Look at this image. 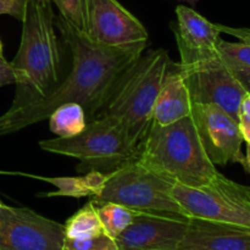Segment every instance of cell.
<instances>
[{"label":"cell","mask_w":250,"mask_h":250,"mask_svg":"<svg viewBox=\"0 0 250 250\" xmlns=\"http://www.w3.org/2000/svg\"><path fill=\"white\" fill-rule=\"evenodd\" d=\"M88 34L98 43L110 46L148 42L143 23L117 0H93Z\"/></svg>","instance_id":"cell-12"},{"label":"cell","mask_w":250,"mask_h":250,"mask_svg":"<svg viewBox=\"0 0 250 250\" xmlns=\"http://www.w3.org/2000/svg\"><path fill=\"white\" fill-rule=\"evenodd\" d=\"M62 250H119L114 238L105 232L88 238H65Z\"/></svg>","instance_id":"cell-21"},{"label":"cell","mask_w":250,"mask_h":250,"mask_svg":"<svg viewBox=\"0 0 250 250\" xmlns=\"http://www.w3.org/2000/svg\"><path fill=\"white\" fill-rule=\"evenodd\" d=\"M181 70L189 89L192 104L216 105L237 122L239 121V106L247 89L219 56L192 67L181 66Z\"/></svg>","instance_id":"cell-8"},{"label":"cell","mask_w":250,"mask_h":250,"mask_svg":"<svg viewBox=\"0 0 250 250\" xmlns=\"http://www.w3.org/2000/svg\"><path fill=\"white\" fill-rule=\"evenodd\" d=\"M239 125H250V93L247 92L239 106Z\"/></svg>","instance_id":"cell-25"},{"label":"cell","mask_w":250,"mask_h":250,"mask_svg":"<svg viewBox=\"0 0 250 250\" xmlns=\"http://www.w3.org/2000/svg\"><path fill=\"white\" fill-rule=\"evenodd\" d=\"M65 238H88L103 233L104 229L98 215L97 205L88 202L84 207L76 211L63 225Z\"/></svg>","instance_id":"cell-19"},{"label":"cell","mask_w":250,"mask_h":250,"mask_svg":"<svg viewBox=\"0 0 250 250\" xmlns=\"http://www.w3.org/2000/svg\"><path fill=\"white\" fill-rule=\"evenodd\" d=\"M0 204H1V203H0Z\"/></svg>","instance_id":"cell-33"},{"label":"cell","mask_w":250,"mask_h":250,"mask_svg":"<svg viewBox=\"0 0 250 250\" xmlns=\"http://www.w3.org/2000/svg\"><path fill=\"white\" fill-rule=\"evenodd\" d=\"M97 209L105 233L114 239L132 224L137 214L134 210L116 203H104L97 205Z\"/></svg>","instance_id":"cell-20"},{"label":"cell","mask_w":250,"mask_h":250,"mask_svg":"<svg viewBox=\"0 0 250 250\" xmlns=\"http://www.w3.org/2000/svg\"><path fill=\"white\" fill-rule=\"evenodd\" d=\"M244 156H246V161H244L243 167L250 173V144H247V153Z\"/></svg>","instance_id":"cell-29"},{"label":"cell","mask_w":250,"mask_h":250,"mask_svg":"<svg viewBox=\"0 0 250 250\" xmlns=\"http://www.w3.org/2000/svg\"><path fill=\"white\" fill-rule=\"evenodd\" d=\"M29 177L38 178V180L46 181L55 186L58 189L55 192H50L48 194H43L44 197H72V198H83L93 197L99 189L104 173L92 171V172L83 173L80 177H37V176L27 175Z\"/></svg>","instance_id":"cell-17"},{"label":"cell","mask_w":250,"mask_h":250,"mask_svg":"<svg viewBox=\"0 0 250 250\" xmlns=\"http://www.w3.org/2000/svg\"><path fill=\"white\" fill-rule=\"evenodd\" d=\"M63 225L28 208L0 204V250H62Z\"/></svg>","instance_id":"cell-9"},{"label":"cell","mask_w":250,"mask_h":250,"mask_svg":"<svg viewBox=\"0 0 250 250\" xmlns=\"http://www.w3.org/2000/svg\"><path fill=\"white\" fill-rule=\"evenodd\" d=\"M4 56H2V44L1 42H0V59H2Z\"/></svg>","instance_id":"cell-30"},{"label":"cell","mask_w":250,"mask_h":250,"mask_svg":"<svg viewBox=\"0 0 250 250\" xmlns=\"http://www.w3.org/2000/svg\"><path fill=\"white\" fill-rule=\"evenodd\" d=\"M21 22V43L11 61L16 76L11 110L42 99L62 80V53L50 0H29Z\"/></svg>","instance_id":"cell-2"},{"label":"cell","mask_w":250,"mask_h":250,"mask_svg":"<svg viewBox=\"0 0 250 250\" xmlns=\"http://www.w3.org/2000/svg\"><path fill=\"white\" fill-rule=\"evenodd\" d=\"M234 75L241 81V83L246 88L247 92L250 93V72H234Z\"/></svg>","instance_id":"cell-26"},{"label":"cell","mask_w":250,"mask_h":250,"mask_svg":"<svg viewBox=\"0 0 250 250\" xmlns=\"http://www.w3.org/2000/svg\"><path fill=\"white\" fill-rule=\"evenodd\" d=\"M10 172H4V171H0V175H9Z\"/></svg>","instance_id":"cell-32"},{"label":"cell","mask_w":250,"mask_h":250,"mask_svg":"<svg viewBox=\"0 0 250 250\" xmlns=\"http://www.w3.org/2000/svg\"><path fill=\"white\" fill-rule=\"evenodd\" d=\"M243 141L247 142V144H250V125H239Z\"/></svg>","instance_id":"cell-28"},{"label":"cell","mask_w":250,"mask_h":250,"mask_svg":"<svg viewBox=\"0 0 250 250\" xmlns=\"http://www.w3.org/2000/svg\"><path fill=\"white\" fill-rule=\"evenodd\" d=\"M221 32L236 34L241 42L232 43L220 38L216 53L220 60L234 72H250V29H232L220 26Z\"/></svg>","instance_id":"cell-16"},{"label":"cell","mask_w":250,"mask_h":250,"mask_svg":"<svg viewBox=\"0 0 250 250\" xmlns=\"http://www.w3.org/2000/svg\"><path fill=\"white\" fill-rule=\"evenodd\" d=\"M178 250H250V229L192 217Z\"/></svg>","instance_id":"cell-14"},{"label":"cell","mask_w":250,"mask_h":250,"mask_svg":"<svg viewBox=\"0 0 250 250\" xmlns=\"http://www.w3.org/2000/svg\"><path fill=\"white\" fill-rule=\"evenodd\" d=\"M137 160L175 185L202 187L219 173L205 153L192 116L170 125L151 122Z\"/></svg>","instance_id":"cell-3"},{"label":"cell","mask_w":250,"mask_h":250,"mask_svg":"<svg viewBox=\"0 0 250 250\" xmlns=\"http://www.w3.org/2000/svg\"><path fill=\"white\" fill-rule=\"evenodd\" d=\"M62 42L71 53V68L55 89L42 99L9 109L0 116V136H7L49 119L66 103L84 109L88 122L98 117L122 76L146 50V43L110 46L98 43L62 16L55 19Z\"/></svg>","instance_id":"cell-1"},{"label":"cell","mask_w":250,"mask_h":250,"mask_svg":"<svg viewBox=\"0 0 250 250\" xmlns=\"http://www.w3.org/2000/svg\"><path fill=\"white\" fill-rule=\"evenodd\" d=\"M192 99L178 62H171L153 112V122L170 125L190 116Z\"/></svg>","instance_id":"cell-15"},{"label":"cell","mask_w":250,"mask_h":250,"mask_svg":"<svg viewBox=\"0 0 250 250\" xmlns=\"http://www.w3.org/2000/svg\"><path fill=\"white\" fill-rule=\"evenodd\" d=\"M190 116L203 148L214 165H244L246 156L242 154L244 141L239 124L233 117L212 104H193Z\"/></svg>","instance_id":"cell-10"},{"label":"cell","mask_w":250,"mask_h":250,"mask_svg":"<svg viewBox=\"0 0 250 250\" xmlns=\"http://www.w3.org/2000/svg\"><path fill=\"white\" fill-rule=\"evenodd\" d=\"M39 146L49 153L77 159L81 173L97 171L107 175L136 160L138 155V146L132 143L121 122L112 116L88 122L78 136L45 139L39 142Z\"/></svg>","instance_id":"cell-5"},{"label":"cell","mask_w":250,"mask_h":250,"mask_svg":"<svg viewBox=\"0 0 250 250\" xmlns=\"http://www.w3.org/2000/svg\"><path fill=\"white\" fill-rule=\"evenodd\" d=\"M188 224L185 217L137 212L115 242L119 250H178Z\"/></svg>","instance_id":"cell-11"},{"label":"cell","mask_w":250,"mask_h":250,"mask_svg":"<svg viewBox=\"0 0 250 250\" xmlns=\"http://www.w3.org/2000/svg\"><path fill=\"white\" fill-rule=\"evenodd\" d=\"M16 83V76L12 68L11 62L5 60L4 58L0 59V87Z\"/></svg>","instance_id":"cell-24"},{"label":"cell","mask_w":250,"mask_h":250,"mask_svg":"<svg viewBox=\"0 0 250 250\" xmlns=\"http://www.w3.org/2000/svg\"><path fill=\"white\" fill-rule=\"evenodd\" d=\"M49 127L60 138L78 136L87 126L84 109L76 103H66L56 107L49 116Z\"/></svg>","instance_id":"cell-18"},{"label":"cell","mask_w":250,"mask_h":250,"mask_svg":"<svg viewBox=\"0 0 250 250\" xmlns=\"http://www.w3.org/2000/svg\"><path fill=\"white\" fill-rule=\"evenodd\" d=\"M171 62L165 49L144 50L119 81L98 117H116L132 143L139 146L153 122L154 106Z\"/></svg>","instance_id":"cell-4"},{"label":"cell","mask_w":250,"mask_h":250,"mask_svg":"<svg viewBox=\"0 0 250 250\" xmlns=\"http://www.w3.org/2000/svg\"><path fill=\"white\" fill-rule=\"evenodd\" d=\"M176 17V23L171 28L177 42L182 67H192L217 55L220 24L212 23L192 7L183 5L177 6Z\"/></svg>","instance_id":"cell-13"},{"label":"cell","mask_w":250,"mask_h":250,"mask_svg":"<svg viewBox=\"0 0 250 250\" xmlns=\"http://www.w3.org/2000/svg\"><path fill=\"white\" fill-rule=\"evenodd\" d=\"M29 0H0V15H9L22 21Z\"/></svg>","instance_id":"cell-23"},{"label":"cell","mask_w":250,"mask_h":250,"mask_svg":"<svg viewBox=\"0 0 250 250\" xmlns=\"http://www.w3.org/2000/svg\"><path fill=\"white\" fill-rule=\"evenodd\" d=\"M172 194L190 219L250 229V187L229 180L220 172L202 187L173 185Z\"/></svg>","instance_id":"cell-7"},{"label":"cell","mask_w":250,"mask_h":250,"mask_svg":"<svg viewBox=\"0 0 250 250\" xmlns=\"http://www.w3.org/2000/svg\"><path fill=\"white\" fill-rule=\"evenodd\" d=\"M183 1H188V2H190V4H193V5H194L195 2L198 1V0H183Z\"/></svg>","instance_id":"cell-31"},{"label":"cell","mask_w":250,"mask_h":250,"mask_svg":"<svg viewBox=\"0 0 250 250\" xmlns=\"http://www.w3.org/2000/svg\"><path fill=\"white\" fill-rule=\"evenodd\" d=\"M82 1L83 7V14H84L85 23H87V33L89 32V14H90V7H92L93 0H81Z\"/></svg>","instance_id":"cell-27"},{"label":"cell","mask_w":250,"mask_h":250,"mask_svg":"<svg viewBox=\"0 0 250 250\" xmlns=\"http://www.w3.org/2000/svg\"><path fill=\"white\" fill-rule=\"evenodd\" d=\"M173 185L136 159L105 175L89 200L95 205L116 203L137 212L190 219L173 197Z\"/></svg>","instance_id":"cell-6"},{"label":"cell","mask_w":250,"mask_h":250,"mask_svg":"<svg viewBox=\"0 0 250 250\" xmlns=\"http://www.w3.org/2000/svg\"><path fill=\"white\" fill-rule=\"evenodd\" d=\"M50 1L56 5L63 19L87 33V23H85L81 0H50Z\"/></svg>","instance_id":"cell-22"}]
</instances>
